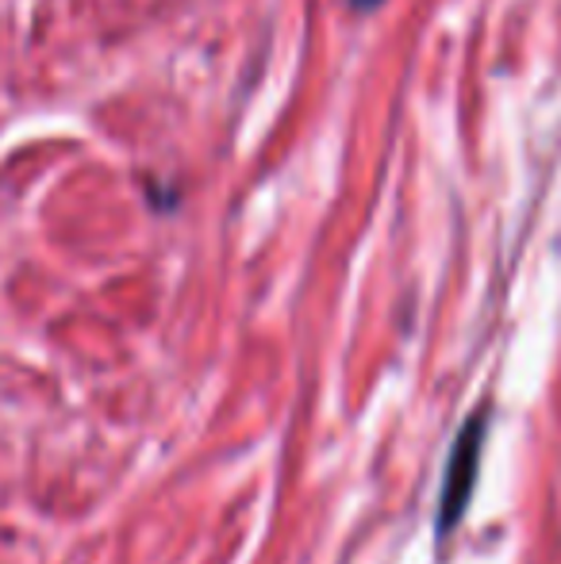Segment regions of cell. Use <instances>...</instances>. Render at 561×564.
<instances>
[{"label":"cell","instance_id":"obj_1","mask_svg":"<svg viewBox=\"0 0 561 564\" xmlns=\"http://www.w3.org/2000/svg\"><path fill=\"white\" fill-rule=\"evenodd\" d=\"M481 446H485V423H470L457 438L454 453H450V468H446V484H442V499H439V534H446L465 511V499L473 491V476H477V460Z\"/></svg>","mask_w":561,"mask_h":564},{"label":"cell","instance_id":"obj_2","mask_svg":"<svg viewBox=\"0 0 561 564\" xmlns=\"http://www.w3.org/2000/svg\"><path fill=\"white\" fill-rule=\"evenodd\" d=\"M385 0H350V8H358V12H374V8H381Z\"/></svg>","mask_w":561,"mask_h":564}]
</instances>
